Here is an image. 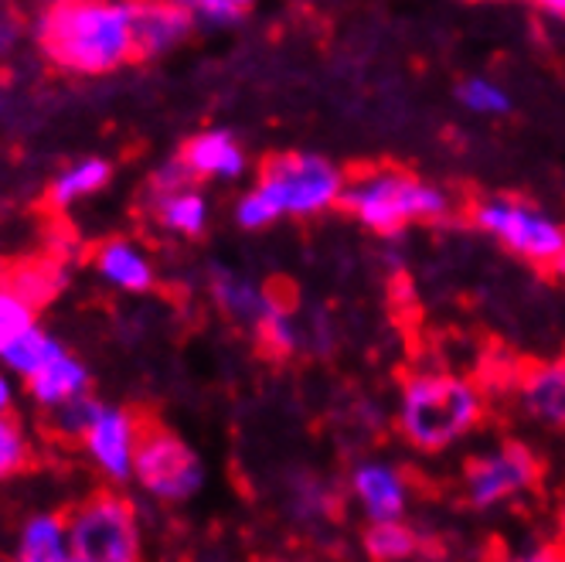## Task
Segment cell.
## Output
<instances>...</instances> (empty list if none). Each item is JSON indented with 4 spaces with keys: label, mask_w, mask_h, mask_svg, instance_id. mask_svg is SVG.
Wrapping results in <instances>:
<instances>
[{
    "label": "cell",
    "mask_w": 565,
    "mask_h": 562,
    "mask_svg": "<svg viewBox=\"0 0 565 562\" xmlns=\"http://www.w3.org/2000/svg\"><path fill=\"white\" fill-rule=\"evenodd\" d=\"M31 31L38 52L72 75H106L134 62V4L119 0L49 4Z\"/></svg>",
    "instance_id": "cell-1"
},
{
    "label": "cell",
    "mask_w": 565,
    "mask_h": 562,
    "mask_svg": "<svg viewBox=\"0 0 565 562\" xmlns=\"http://www.w3.org/2000/svg\"><path fill=\"white\" fill-rule=\"evenodd\" d=\"M483 389L447 369H423L402 379L395 426L419 454H447L483 423Z\"/></svg>",
    "instance_id": "cell-2"
},
{
    "label": "cell",
    "mask_w": 565,
    "mask_h": 562,
    "mask_svg": "<svg viewBox=\"0 0 565 562\" xmlns=\"http://www.w3.org/2000/svg\"><path fill=\"white\" fill-rule=\"evenodd\" d=\"M344 212L375 235H398L409 225L443 222L454 212L450 194L402 168H369L348 178Z\"/></svg>",
    "instance_id": "cell-3"
},
{
    "label": "cell",
    "mask_w": 565,
    "mask_h": 562,
    "mask_svg": "<svg viewBox=\"0 0 565 562\" xmlns=\"http://www.w3.org/2000/svg\"><path fill=\"white\" fill-rule=\"evenodd\" d=\"M348 188V174L334 165L331 157L313 150H279L269 153L256 184L249 188L273 222L279 219H313L341 205Z\"/></svg>",
    "instance_id": "cell-4"
},
{
    "label": "cell",
    "mask_w": 565,
    "mask_h": 562,
    "mask_svg": "<svg viewBox=\"0 0 565 562\" xmlns=\"http://www.w3.org/2000/svg\"><path fill=\"white\" fill-rule=\"evenodd\" d=\"M470 222L511 256L539 269L565 273V222L545 209L524 202V198L491 194L470 205Z\"/></svg>",
    "instance_id": "cell-5"
},
{
    "label": "cell",
    "mask_w": 565,
    "mask_h": 562,
    "mask_svg": "<svg viewBox=\"0 0 565 562\" xmlns=\"http://www.w3.org/2000/svg\"><path fill=\"white\" fill-rule=\"evenodd\" d=\"M75 562H143L137 505L119 488H96L65 511Z\"/></svg>",
    "instance_id": "cell-6"
},
{
    "label": "cell",
    "mask_w": 565,
    "mask_h": 562,
    "mask_svg": "<svg viewBox=\"0 0 565 562\" xmlns=\"http://www.w3.org/2000/svg\"><path fill=\"white\" fill-rule=\"evenodd\" d=\"M205 477V464H201L191 444H184L168 426L143 423L134 460V485L147 498L160 505H184L201 495Z\"/></svg>",
    "instance_id": "cell-7"
},
{
    "label": "cell",
    "mask_w": 565,
    "mask_h": 562,
    "mask_svg": "<svg viewBox=\"0 0 565 562\" xmlns=\"http://www.w3.org/2000/svg\"><path fill=\"white\" fill-rule=\"evenodd\" d=\"M542 480L539 454L521 439H501V444L473 454L463 464L460 491L473 511H494L511 501L532 495Z\"/></svg>",
    "instance_id": "cell-8"
},
{
    "label": "cell",
    "mask_w": 565,
    "mask_h": 562,
    "mask_svg": "<svg viewBox=\"0 0 565 562\" xmlns=\"http://www.w3.org/2000/svg\"><path fill=\"white\" fill-rule=\"evenodd\" d=\"M140 433H143V420L134 410L103 403L78 450H83L89 467L106 480V488H124L134 480Z\"/></svg>",
    "instance_id": "cell-9"
},
{
    "label": "cell",
    "mask_w": 565,
    "mask_h": 562,
    "mask_svg": "<svg viewBox=\"0 0 565 562\" xmlns=\"http://www.w3.org/2000/svg\"><path fill=\"white\" fill-rule=\"evenodd\" d=\"M348 491L361 515L372 521H406L413 505V480L392 460H361L348 474Z\"/></svg>",
    "instance_id": "cell-10"
},
{
    "label": "cell",
    "mask_w": 565,
    "mask_h": 562,
    "mask_svg": "<svg viewBox=\"0 0 565 562\" xmlns=\"http://www.w3.org/2000/svg\"><path fill=\"white\" fill-rule=\"evenodd\" d=\"M518 406L532 423L565 433V354L542 358L518 375Z\"/></svg>",
    "instance_id": "cell-11"
},
{
    "label": "cell",
    "mask_w": 565,
    "mask_h": 562,
    "mask_svg": "<svg viewBox=\"0 0 565 562\" xmlns=\"http://www.w3.org/2000/svg\"><path fill=\"white\" fill-rule=\"evenodd\" d=\"M188 4H134V59H160L194 34Z\"/></svg>",
    "instance_id": "cell-12"
},
{
    "label": "cell",
    "mask_w": 565,
    "mask_h": 562,
    "mask_svg": "<svg viewBox=\"0 0 565 562\" xmlns=\"http://www.w3.org/2000/svg\"><path fill=\"white\" fill-rule=\"evenodd\" d=\"M181 165L194 181H238L249 168V157L228 130H201L178 150Z\"/></svg>",
    "instance_id": "cell-13"
},
{
    "label": "cell",
    "mask_w": 565,
    "mask_h": 562,
    "mask_svg": "<svg viewBox=\"0 0 565 562\" xmlns=\"http://www.w3.org/2000/svg\"><path fill=\"white\" fill-rule=\"evenodd\" d=\"M93 269L119 294H150L157 287V266L134 238H106L93 256Z\"/></svg>",
    "instance_id": "cell-14"
},
{
    "label": "cell",
    "mask_w": 565,
    "mask_h": 562,
    "mask_svg": "<svg viewBox=\"0 0 565 562\" xmlns=\"http://www.w3.org/2000/svg\"><path fill=\"white\" fill-rule=\"evenodd\" d=\"M209 290L218 304V310L235 320V325L249 328L256 335V328L266 320V314L276 307V294H269L266 287H259L256 279L242 276L228 266H212L209 269Z\"/></svg>",
    "instance_id": "cell-15"
},
{
    "label": "cell",
    "mask_w": 565,
    "mask_h": 562,
    "mask_svg": "<svg viewBox=\"0 0 565 562\" xmlns=\"http://www.w3.org/2000/svg\"><path fill=\"white\" fill-rule=\"evenodd\" d=\"M31 403L42 410V413H52L72 399H83L93 392V372L83 358H75L72 351H62L49 369L38 372L31 382H24Z\"/></svg>",
    "instance_id": "cell-16"
},
{
    "label": "cell",
    "mask_w": 565,
    "mask_h": 562,
    "mask_svg": "<svg viewBox=\"0 0 565 562\" xmlns=\"http://www.w3.org/2000/svg\"><path fill=\"white\" fill-rule=\"evenodd\" d=\"M14 562H75L62 511H34L21 521L14 539Z\"/></svg>",
    "instance_id": "cell-17"
},
{
    "label": "cell",
    "mask_w": 565,
    "mask_h": 562,
    "mask_svg": "<svg viewBox=\"0 0 565 562\" xmlns=\"http://www.w3.org/2000/svg\"><path fill=\"white\" fill-rule=\"evenodd\" d=\"M143 205H147V212L153 215V222L160 229H168L174 235H184V238L205 235L209 219H212L209 198L201 194L198 188H184V191H174V194L147 198Z\"/></svg>",
    "instance_id": "cell-18"
},
{
    "label": "cell",
    "mask_w": 565,
    "mask_h": 562,
    "mask_svg": "<svg viewBox=\"0 0 565 562\" xmlns=\"http://www.w3.org/2000/svg\"><path fill=\"white\" fill-rule=\"evenodd\" d=\"M68 351L52 331H45L42 325H34L31 331L11 338L8 344H0V369H4L11 379L31 382L42 369H49L52 361Z\"/></svg>",
    "instance_id": "cell-19"
},
{
    "label": "cell",
    "mask_w": 565,
    "mask_h": 562,
    "mask_svg": "<svg viewBox=\"0 0 565 562\" xmlns=\"http://www.w3.org/2000/svg\"><path fill=\"white\" fill-rule=\"evenodd\" d=\"M113 181V165L106 157H83L68 165L65 171H58L49 184V205L65 212L78 202H86V198L99 194L103 188H109Z\"/></svg>",
    "instance_id": "cell-20"
},
{
    "label": "cell",
    "mask_w": 565,
    "mask_h": 562,
    "mask_svg": "<svg viewBox=\"0 0 565 562\" xmlns=\"http://www.w3.org/2000/svg\"><path fill=\"white\" fill-rule=\"evenodd\" d=\"M361 549L372 562H409L426 549V542L409 521H372L361 536Z\"/></svg>",
    "instance_id": "cell-21"
},
{
    "label": "cell",
    "mask_w": 565,
    "mask_h": 562,
    "mask_svg": "<svg viewBox=\"0 0 565 562\" xmlns=\"http://www.w3.org/2000/svg\"><path fill=\"white\" fill-rule=\"evenodd\" d=\"M99 410H103V399H96V395L89 392V395L72 399V403H65V406H58V410H52V413H42V416H45V430H49L55 439L78 447V444H83V436L89 433L93 420L99 416Z\"/></svg>",
    "instance_id": "cell-22"
},
{
    "label": "cell",
    "mask_w": 565,
    "mask_h": 562,
    "mask_svg": "<svg viewBox=\"0 0 565 562\" xmlns=\"http://www.w3.org/2000/svg\"><path fill=\"white\" fill-rule=\"evenodd\" d=\"M256 341H259L269 354L287 358V354L300 351V344H303V328H300V320L294 317V310H290L287 304H282V300H276V307L266 314V320L256 328Z\"/></svg>",
    "instance_id": "cell-23"
},
{
    "label": "cell",
    "mask_w": 565,
    "mask_h": 562,
    "mask_svg": "<svg viewBox=\"0 0 565 562\" xmlns=\"http://www.w3.org/2000/svg\"><path fill=\"white\" fill-rule=\"evenodd\" d=\"M457 99L467 113L473 116H504L511 109V96L504 86H498L494 78L470 75L457 86Z\"/></svg>",
    "instance_id": "cell-24"
},
{
    "label": "cell",
    "mask_w": 565,
    "mask_h": 562,
    "mask_svg": "<svg viewBox=\"0 0 565 562\" xmlns=\"http://www.w3.org/2000/svg\"><path fill=\"white\" fill-rule=\"evenodd\" d=\"M31 464V436L21 426V420L11 413L0 420V485L18 477Z\"/></svg>",
    "instance_id": "cell-25"
},
{
    "label": "cell",
    "mask_w": 565,
    "mask_h": 562,
    "mask_svg": "<svg viewBox=\"0 0 565 562\" xmlns=\"http://www.w3.org/2000/svg\"><path fill=\"white\" fill-rule=\"evenodd\" d=\"M38 325V307L14 287H0V344L31 331Z\"/></svg>",
    "instance_id": "cell-26"
},
{
    "label": "cell",
    "mask_w": 565,
    "mask_h": 562,
    "mask_svg": "<svg viewBox=\"0 0 565 562\" xmlns=\"http://www.w3.org/2000/svg\"><path fill=\"white\" fill-rule=\"evenodd\" d=\"M188 11L194 28L205 31H225L249 18V4H242V0H191Z\"/></svg>",
    "instance_id": "cell-27"
},
{
    "label": "cell",
    "mask_w": 565,
    "mask_h": 562,
    "mask_svg": "<svg viewBox=\"0 0 565 562\" xmlns=\"http://www.w3.org/2000/svg\"><path fill=\"white\" fill-rule=\"evenodd\" d=\"M294 515L300 521H320L324 515H331L334 508V495L328 491V485L320 477H303L294 485V501H290Z\"/></svg>",
    "instance_id": "cell-28"
},
{
    "label": "cell",
    "mask_w": 565,
    "mask_h": 562,
    "mask_svg": "<svg viewBox=\"0 0 565 562\" xmlns=\"http://www.w3.org/2000/svg\"><path fill=\"white\" fill-rule=\"evenodd\" d=\"M494 562H562L558 542H524L494 555Z\"/></svg>",
    "instance_id": "cell-29"
},
{
    "label": "cell",
    "mask_w": 565,
    "mask_h": 562,
    "mask_svg": "<svg viewBox=\"0 0 565 562\" xmlns=\"http://www.w3.org/2000/svg\"><path fill=\"white\" fill-rule=\"evenodd\" d=\"M14 413V379L0 369V420Z\"/></svg>",
    "instance_id": "cell-30"
},
{
    "label": "cell",
    "mask_w": 565,
    "mask_h": 562,
    "mask_svg": "<svg viewBox=\"0 0 565 562\" xmlns=\"http://www.w3.org/2000/svg\"><path fill=\"white\" fill-rule=\"evenodd\" d=\"M542 11H545V14H555L558 21H565V0H545Z\"/></svg>",
    "instance_id": "cell-31"
},
{
    "label": "cell",
    "mask_w": 565,
    "mask_h": 562,
    "mask_svg": "<svg viewBox=\"0 0 565 562\" xmlns=\"http://www.w3.org/2000/svg\"><path fill=\"white\" fill-rule=\"evenodd\" d=\"M558 532H562V539H558V549H562V562H565V511H562V518H558Z\"/></svg>",
    "instance_id": "cell-32"
},
{
    "label": "cell",
    "mask_w": 565,
    "mask_h": 562,
    "mask_svg": "<svg viewBox=\"0 0 565 562\" xmlns=\"http://www.w3.org/2000/svg\"><path fill=\"white\" fill-rule=\"evenodd\" d=\"M0 562H14V559H0Z\"/></svg>",
    "instance_id": "cell-33"
}]
</instances>
